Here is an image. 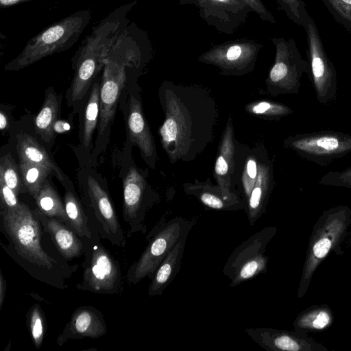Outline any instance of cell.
I'll return each instance as SVG.
<instances>
[{
    "mask_svg": "<svg viewBox=\"0 0 351 351\" xmlns=\"http://www.w3.org/2000/svg\"><path fill=\"white\" fill-rule=\"evenodd\" d=\"M161 88L165 117L160 128L162 147L172 163L193 160L213 141L216 104L197 86L167 82Z\"/></svg>",
    "mask_w": 351,
    "mask_h": 351,
    "instance_id": "1",
    "label": "cell"
},
{
    "mask_svg": "<svg viewBox=\"0 0 351 351\" xmlns=\"http://www.w3.org/2000/svg\"><path fill=\"white\" fill-rule=\"evenodd\" d=\"M133 1L119 6L96 25L81 42L72 60L75 75L70 88V101H80L93 80L103 69L111 47L130 22V11L136 5Z\"/></svg>",
    "mask_w": 351,
    "mask_h": 351,
    "instance_id": "2",
    "label": "cell"
},
{
    "mask_svg": "<svg viewBox=\"0 0 351 351\" xmlns=\"http://www.w3.org/2000/svg\"><path fill=\"white\" fill-rule=\"evenodd\" d=\"M90 19V11L84 9L53 23L29 39L21 53L5 65V70L19 71L45 57L69 49L79 40Z\"/></svg>",
    "mask_w": 351,
    "mask_h": 351,
    "instance_id": "3",
    "label": "cell"
},
{
    "mask_svg": "<svg viewBox=\"0 0 351 351\" xmlns=\"http://www.w3.org/2000/svg\"><path fill=\"white\" fill-rule=\"evenodd\" d=\"M351 224V210L337 206L323 212L315 225L303 267L298 296L306 292L312 277L322 261L340 243Z\"/></svg>",
    "mask_w": 351,
    "mask_h": 351,
    "instance_id": "4",
    "label": "cell"
},
{
    "mask_svg": "<svg viewBox=\"0 0 351 351\" xmlns=\"http://www.w3.org/2000/svg\"><path fill=\"white\" fill-rule=\"evenodd\" d=\"M194 223L181 217L166 222H158L147 239L148 244L128 271L126 279L129 285H136L145 277L152 279L156 270L174 247L182 238L188 237Z\"/></svg>",
    "mask_w": 351,
    "mask_h": 351,
    "instance_id": "5",
    "label": "cell"
},
{
    "mask_svg": "<svg viewBox=\"0 0 351 351\" xmlns=\"http://www.w3.org/2000/svg\"><path fill=\"white\" fill-rule=\"evenodd\" d=\"M1 216L5 233L20 256L42 269L55 268L56 261L41 246V223L26 204L21 203L16 210L1 208Z\"/></svg>",
    "mask_w": 351,
    "mask_h": 351,
    "instance_id": "6",
    "label": "cell"
},
{
    "mask_svg": "<svg viewBox=\"0 0 351 351\" xmlns=\"http://www.w3.org/2000/svg\"><path fill=\"white\" fill-rule=\"evenodd\" d=\"M276 232L275 226L265 227L232 251L222 270L223 275L230 280V287L267 271L269 257L265 254V252Z\"/></svg>",
    "mask_w": 351,
    "mask_h": 351,
    "instance_id": "7",
    "label": "cell"
},
{
    "mask_svg": "<svg viewBox=\"0 0 351 351\" xmlns=\"http://www.w3.org/2000/svg\"><path fill=\"white\" fill-rule=\"evenodd\" d=\"M302 27L306 34L308 77L317 101L322 104L337 100V77L332 61L328 57L319 30L307 10L304 12Z\"/></svg>",
    "mask_w": 351,
    "mask_h": 351,
    "instance_id": "8",
    "label": "cell"
},
{
    "mask_svg": "<svg viewBox=\"0 0 351 351\" xmlns=\"http://www.w3.org/2000/svg\"><path fill=\"white\" fill-rule=\"evenodd\" d=\"M284 146L300 158L320 167L351 153V135L332 130H322L289 136Z\"/></svg>",
    "mask_w": 351,
    "mask_h": 351,
    "instance_id": "9",
    "label": "cell"
},
{
    "mask_svg": "<svg viewBox=\"0 0 351 351\" xmlns=\"http://www.w3.org/2000/svg\"><path fill=\"white\" fill-rule=\"evenodd\" d=\"M270 40L275 47V57L266 80L268 90L274 96L296 94L302 77L308 73V62L302 58L293 38L273 37Z\"/></svg>",
    "mask_w": 351,
    "mask_h": 351,
    "instance_id": "10",
    "label": "cell"
},
{
    "mask_svg": "<svg viewBox=\"0 0 351 351\" xmlns=\"http://www.w3.org/2000/svg\"><path fill=\"white\" fill-rule=\"evenodd\" d=\"M78 289L101 294H117L123 291V279L120 265L99 242L91 245L86 254Z\"/></svg>",
    "mask_w": 351,
    "mask_h": 351,
    "instance_id": "11",
    "label": "cell"
},
{
    "mask_svg": "<svg viewBox=\"0 0 351 351\" xmlns=\"http://www.w3.org/2000/svg\"><path fill=\"white\" fill-rule=\"evenodd\" d=\"M263 44L255 39H237L213 45L197 60L217 66L223 75L240 76L252 71Z\"/></svg>",
    "mask_w": 351,
    "mask_h": 351,
    "instance_id": "12",
    "label": "cell"
},
{
    "mask_svg": "<svg viewBox=\"0 0 351 351\" xmlns=\"http://www.w3.org/2000/svg\"><path fill=\"white\" fill-rule=\"evenodd\" d=\"M178 3L193 5L208 25L228 35L234 34L252 11L242 0H178Z\"/></svg>",
    "mask_w": 351,
    "mask_h": 351,
    "instance_id": "13",
    "label": "cell"
},
{
    "mask_svg": "<svg viewBox=\"0 0 351 351\" xmlns=\"http://www.w3.org/2000/svg\"><path fill=\"white\" fill-rule=\"evenodd\" d=\"M145 184L143 177L134 168L129 169L123 180V216L130 228L129 235L146 232V213L157 200L155 195L146 193Z\"/></svg>",
    "mask_w": 351,
    "mask_h": 351,
    "instance_id": "14",
    "label": "cell"
},
{
    "mask_svg": "<svg viewBox=\"0 0 351 351\" xmlns=\"http://www.w3.org/2000/svg\"><path fill=\"white\" fill-rule=\"evenodd\" d=\"M87 191L101 237L109 240L114 245L125 247L126 240L108 194L90 176L87 182Z\"/></svg>",
    "mask_w": 351,
    "mask_h": 351,
    "instance_id": "15",
    "label": "cell"
},
{
    "mask_svg": "<svg viewBox=\"0 0 351 351\" xmlns=\"http://www.w3.org/2000/svg\"><path fill=\"white\" fill-rule=\"evenodd\" d=\"M247 335L268 351L327 350L304 334L271 328H246Z\"/></svg>",
    "mask_w": 351,
    "mask_h": 351,
    "instance_id": "16",
    "label": "cell"
},
{
    "mask_svg": "<svg viewBox=\"0 0 351 351\" xmlns=\"http://www.w3.org/2000/svg\"><path fill=\"white\" fill-rule=\"evenodd\" d=\"M106 332L107 326L101 312L93 306H82L73 311L56 343L62 346L69 339H97Z\"/></svg>",
    "mask_w": 351,
    "mask_h": 351,
    "instance_id": "17",
    "label": "cell"
},
{
    "mask_svg": "<svg viewBox=\"0 0 351 351\" xmlns=\"http://www.w3.org/2000/svg\"><path fill=\"white\" fill-rule=\"evenodd\" d=\"M33 213L44 227L45 232L49 234L57 250L64 258L71 260L82 254L83 243L74 231L59 219L45 216L38 208L33 210Z\"/></svg>",
    "mask_w": 351,
    "mask_h": 351,
    "instance_id": "18",
    "label": "cell"
},
{
    "mask_svg": "<svg viewBox=\"0 0 351 351\" xmlns=\"http://www.w3.org/2000/svg\"><path fill=\"white\" fill-rule=\"evenodd\" d=\"M128 128L132 141L138 145L147 163L154 168L156 152L153 137L143 115L141 103L134 97L131 98Z\"/></svg>",
    "mask_w": 351,
    "mask_h": 351,
    "instance_id": "19",
    "label": "cell"
},
{
    "mask_svg": "<svg viewBox=\"0 0 351 351\" xmlns=\"http://www.w3.org/2000/svg\"><path fill=\"white\" fill-rule=\"evenodd\" d=\"M234 151L233 128L230 117L225 128L215 167L217 186L227 197L238 196L230 191L231 178L234 167Z\"/></svg>",
    "mask_w": 351,
    "mask_h": 351,
    "instance_id": "20",
    "label": "cell"
},
{
    "mask_svg": "<svg viewBox=\"0 0 351 351\" xmlns=\"http://www.w3.org/2000/svg\"><path fill=\"white\" fill-rule=\"evenodd\" d=\"M272 166L270 163L258 165V174L253 189L247 199L245 208L250 225L253 226L265 212L273 186Z\"/></svg>",
    "mask_w": 351,
    "mask_h": 351,
    "instance_id": "21",
    "label": "cell"
},
{
    "mask_svg": "<svg viewBox=\"0 0 351 351\" xmlns=\"http://www.w3.org/2000/svg\"><path fill=\"white\" fill-rule=\"evenodd\" d=\"M186 239L182 238L174 245L156 270L148 288L149 297L160 295L178 273Z\"/></svg>",
    "mask_w": 351,
    "mask_h": 351,
    "instance_id": "22",
    "label": "cell"
},
{
    "mask_svg": "<svg viewBox=\"0 0 351 351\" xmlns=\"http://www.w3.org/2000/svg\"><path fill=\"white\" fill-rule=\"evenodd\" d=\"M186 193L195 196L205 206L217 210H237L245 208L244 201L238 195L227 197L220 188L207 184H185Z\"/></svg>",
    "mask_w": 351,
    "mask_h": 351,
    "instance_id": "23",
    "label": "cell"
},
{
    "mask_svg": "<svg viewBox=\"0 0 351 351\" xmlns=\"http://www.w3.org/2000/svg\"><path fill=\"white\" fill-rule=\"evenodd\" d=\"M17 151L20 160L42 166L62 180L61 171L51 160L45 148L34 138L28 134H20L17 141Z\"/></svg>",
    "mask_w": 351,
    "mask_h": 351,
    "instance_id": "24",
    "label": "cell"
},
{
    "mask_svg": "<svg viewBox=\"0 0 351 351\" xmlns=\"http://www.w3.org/2000/svg\"><path fill=\"white\" fill-rule=\"evenodd\" d=\"M37 208L48 217H53L63 222L70 228L64 203L48 181L43 184L38 195L34 199Z\"/></svg>",
    "mask_w": 351,
    "mask_h": 351,
    "instance_id": "25",
    "label": "cell"
},
{
    "mask_svg": "<svg viewBox=\"0 0 351 351\" xmlns=\"http://www.w3.org/2000/svg\"><path fill=\"white\" fill-rule=\"evenodd\" d=\"M332 319L329 307H311L297 317L293 322L294 330L304 335L308 331L322 330L331 324Z\"/></svg>",
    "mask_w": 351,
    "mask_h": 351,
    "instance_id": "26",
    "label": "cell"
},
{
    "mask_svg": "<svg viewBox=\"0 0 351 351\" xmlns=\"http://www.w3.org/2000/svg\"><path fill=\"white\" fill-rule=\"evenodd\" d=\"M64 201L70 228L80 237L91 239L88 218L76 195L69 191L64 195Z\"/></svg>",
    "mask_w": 351,
    "mask_h": 351,
    "instance_id": "27",
    "label": "cell"
},
{
    "mask_svg": "<svg viewBox=\"0 0 351 351\" xmlns=\"http://www.w3.org/2000/svg\"><path fill=\"white\" fill-rule=\"evenodd\" d=\"M58 110V103L54 94H47L41 110L36 117V132L45 141H49L53 137L54 123Z\"/></svg>",
    "mask_w": 351,
    "mask_h": 351,
    "instance_id": "28",
    "label": "cell"
},
{
    "mask_svg": "<svg viewBox=\"0 0 351 351\" xmlns=\"http://www.w3.org/2000/svg\"><path fill=\"white\" fill-rule=\"evenodd\" d=\"M19 169L25 189L35 199L51 171L42 166L20 160Z\"/></svg>",
    "mask_w": 351,
    "mask_h": 351,
    "instance_id": "29",
    "label": "cell"
},
{
    "mask_svg": "<svg viewBox=\"0 0 351 351\" xmlns=\"http://www.w3.org/2000/svg\"><path fill=\"white\" fill-rule=\"evenodd\" d=\"M99 90L100 86L95 84L86 106L82 130V141L86 148H88L91 143L99 115Z\"/></svg>",
    "mask_w": 351,
    "mask_h": 351,
    "instance_id": "30",
    "label": "cell"
},
{
    "mask_svg": "<svg viewBox=\"0 0 351 351\" xmlns=\"http://www.w3.org/2000/svg\"><path fill=\"white\" fill-rule=\"evenodd\" d=\"M26 324L36 349L42 346L45 334L46 319L40 306L33 304L26 314Z\"/></svg>",
    "mask_w": 351,
    "mask_h": 351,
    "instance_id": "31",
    "label": "cell"
},
{
    "mask_svg": "<svg viewBox=\"0 0 351 351\" xmlns=\"http://www.w3.org/2000/svg\"><path fill=\"white\" fill-rule=\"evenodd\" d=\"M0 179L16 195L23 191L24 185L19 176L18 167L9 154L2 156L0 160Z\"/></svg>",
    "mask_w": 351,
    "mask_h": 351,
    "instance_id": "32",
    "label": "cell"
},
{
    "mask_svg": "<svg viewBox=\"0 0 351 351\" xmlns=\"http://www.w3.org/2000/svg\"><path fill=\"white\" fill-rule=\"evenodd\" d=\"M332 18L351 32V0H321Z\"/></svg>",
    "mask_w": 351,
    "mask_h": 351,
    "instance_id": "33",
    "label": "cell"
},
{
    "mask_svg": "<svg viewBox=\"0 0 351 351\" xmlns=\"http://www.w3.org/2000/svg\"><path fill=\"white\" fill-rule=\"evenodd\" d=\"M251 111L256 114H262L274 119H279L293 112L289 106L272 101L258 102L251 107Z\"/></svg>",
    "mask_w": 351,
    "mask_h": 351,
    "instance_id": "34",
    "label": "cell"
},
{
    "mask_svg": "<svg viewBox=\"0 0 351 351\" xmlns=\"http://www.w3.org/2000/svg\"><path fill=\"white\" fill-rule=\"evenodd\" d=\"M279 9L295 24L302 27L304 12L306 10L304 0H276Z\"/></svg>",
    "mask_w": 351,
    "mask_h": 351,
    "instance_id": "35",
    "label": "cell"
},
{
    "mask_svg": "<svg viewBox=\"0 0 351 351\" xmlns=\"http://www.w3.org/2000/svg\"><path fill=\"white\" fill-rule=\"evenodd\" d=\"M318 183L324 186L351 189V167L341 171H330L321 177Z\"/></svg>",
    "mask_w": 351,
    "mask_h": 351,
    "instance_id": "36",
    "label": "cell"
},
{
    "mask_svg": "<svg viewBox=\"0 0 351 351\" xmlns=\"http://www.w3.org/2000/svg\"><path fill=\"white\" fill-rule=\"evenodd\" d=\"M17 195L4 182L0 179L1 208L8 210L18 209L21 202Z\"/></svg>",
    "mask_w": 351,
    "mask_h": 351,
    "instance_id": "37",
    "label": "cell"
},
{
    "mask_svg": "<svg viewBox=\"0 0 351 351\" xmlns=\"http://www.w3.org/2000/svg\"><path fill=\"white\" fill-rule=\"evenodd\" d=\"M263 21L274 24L276 22L272 12L266 7L262 0H242Z\"/></svg>",
    "mask_w": 351,
    "mask_h": 351,
    "instance_id": "38",
    "label": "cell"
},
{
    "mask_svg": "<svg viewBox=\"0 0 351 351\" xmlns=\"http://www.w3.org/2000/svg\"><path fill=\"white\" fill-rule=\"evenodd\" d=\"M6 280L5 279L3 274L0 271V310L1 309L6 293Z\"/></svg>",
    "mask_w": 351,
    "mask_h": 351,
    "instance_id": "39",
    "label": "cell"
},
{
    "mask_svg": "<svg viewBox=\"0 0 351 351\" xmlns=\"http://www.w3.org/2000/svg\"><path fill=\"white\" fill-rule=\"evenodd\" d=\"M32 1H39V0H0V7L1 8H7L15 5H19L23 3ZM48 1V0H41Z\"/></svg>",
    "mask_w": 351,
    "mask_h": 351,
    "instance_id": "40",
    "label": "cell"
},
{
    "mask_svg": "<svg viewBox=\"0 0 351 351\" xmlns=\"http://www.w3.org/2000/svg\"><path fill=\"white\" fill-rule=\"evenodd\" d=\"M8 117L6 114L3 112H0V129L1 130H5L8 126Z\"/></svg>",
    "mask_w": 351,
    "mask_h": 351,
    "instance_id": "41",
    "label": "cell"
}]
</instances>
